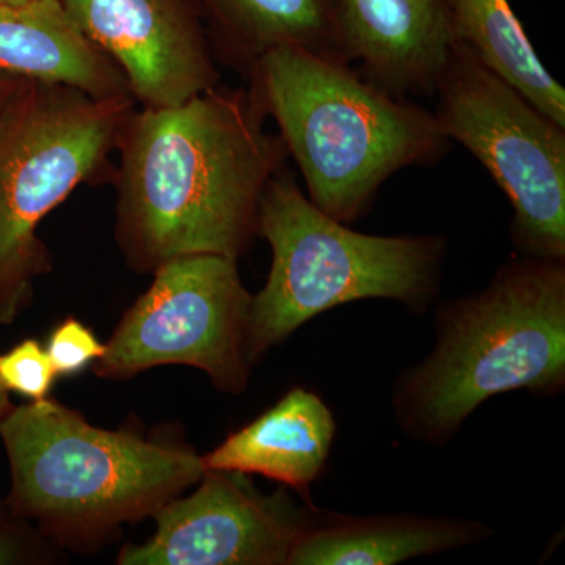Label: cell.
<instances>
[{"label":"cell","mask_w":565,"mask_h":565,"mask_svg":"<svg viewBox=\"0 0 565 565\" xmlns=\"http://www.w3.org/2000/svg\"><path fill=\"white\" fill-rule=\"evenodd\" d=\"M266 120L250 88L222 85L129 115L117 145L115 237L132 270L247 253L264 192L289 156Z\"/></svg>","instance_id":"1"},{"label":"cell","mask_w":565,"mask_h":565,"mask_svg":"<svg viewBox=\"0 0 565 565\" xmlns=\"http://www.w3.org/2000/svg\"><path fill=\"white\" fill-rule=\"evenodd\" d=\"M10 463L6 503L58 548L93 553L122 525L154 516L199 484L203 459L178 435L93 426L58 401L11 407L0 422Z\"/></svg>","instance_id":"2"},{"label":"cell","mask_w":565,"mask_h":565,"mask_svg":"<svg viewBox=\"0 0 565 565\" xmlns=\"http://www.w3.org/2000/svg\"><path fill=\"white\" fill-rule=\"evenodd\" d=\"M247 79L308 199L340 222L359 221L394 173L437 162L451 141L433 111L379 87L352 63L277 47Z\"/></svg>","instance_id":"3"},{"label":"cell","mask_w":565,"mask_h":565,"mask_svg":"<svg viewBox=\"0 0 565 565\" xmlns=\"http://www.w3.org/2000/svg\"><path fill=\"white\" fill-rule=\"evenodd\" d=\"M564 385L565 259L520 255L484 291L440 308L437 345L396 385L394 414L405 434L441 445L490 397Z\"/></svg>","instance_id":"4"},{"label":"cell","mask_w":565,"mask_h":565,"mask_svg":"<svg viewBox=\"0 0 565 565\" xmlns=\"http://www.w3.org/2000/svg\"><path fill=\"white\" fill-rule=\"evenodd\" d=\"M258 236L270 245L273 266L252 300V363L315 316L340 305L388 299L424 311L440 286L444 236L353 232L319 210L286 167L264 192Z\"/></svg>","instance_id":"5"},{"label":"cell","mask_w":565,"mask_h":565,"mask_svg":"<svg viewBox=\"0 0 565 565\" xmlns=\"http://www.w3.org/2000/svg\"><path fill=\"white\" fill-rule=\"evenodd\" d=\"M136 104L28 79L0 115V323L17 321L51 273L41 222L79 185L109 177Z\"/></svg>","instance_id":"6"},{"label":"cell","mask_w":565,"mask_h":565,"mask_svg":"<svg viewBox=\"0 0 565 565\" xmlns=\"http://www.w3.org/2000/svg\"><path fill=\"white\" fill-rule=\"evenodd\" d=\"M434 95L441 131L482 163L512 204L520 255L565 259V126L460 43L451 44Z\"/></svg>","instance_id":"7"},{"label":"cell","mask_w":565,"mask_h":565,"mask_svg":"<svg viewBox=\"0 0 565 565\" xmlns=\"http://www.w3.org/2000/svg\"><path fill=\"white\" fill-rule=\"evenodd\" d=\"M122 315L93 373L128 381L163 364H184L210 375L215 388L241 394L253 363L247 338L253 296L237 259L189 255L161 264Z\"/></svg>","instance_id":"8"},{"label":"cell","mask_w":565,"mask_h":565,"mask_svg":"<svg viewBox=\"0 0 565 565\" xmlns=\"http://www.w3.org/2000/svg\"><path fill=\"white\" fill-rule=\"evenodd\" d=\"M322 516L294 503L288 487L264 494L248 475L206 470L195 492L156 512L148 541L122 546L117 564L288 565L294 545Z\"/></svg>","instance_id":"9"},{"label":"cell","mask_w":565,"mask_h":565,"mask_svg":"<svg viewBox=\"0 0 565 565\" xmlns=\"http://www.w3.org/2000/svg\"><path fill=\"white\" fill-rule=\"evenodd\" d=\"M121 71L141 107H172L221 85L195 0H61Z\"/></svg>","instance_id":"10"},{"label":"cell","mask_w":565,"mask_h":565,"mask_svg":"<svg viewBox=\"0 0 565 565\" xmlns=\"http://www.w3.org/2000/svg\"><path fill=\"white\" fill-rule=\"evenodd\" d=\"M360 73L393 95H434L452 35L449 0H340Z\"/></svg>","instance_id":"11"},{"label":"cell","mask_w":565,"mask_h":565,"mask_svg":"<svg viewBox=\"0 0 565 565\" xmlns=\"http://www.w3.org/2000/svg\"><path fill=\"white\" fill-rule=\"evenodd\" d=\"M334 433L332 412L321 397L294 388L202 456L204 471L262 475L308 498L329 460Z\"/></svg>","instance_id":"12"},{"label":"cell","mask_w":565,"mask_h":565,"mask_svg":"<svg viewBox=\"0 0 565 565\" xmlns=\"http://www.w3.org/2000/svg\"><path fill=\"white\" fill-rule=\"evenodd\" d=\"M0 70L96 98L131 95L121 71L79 31L61 0L0 3Z\"/></svg>","instance_id":"13"},{"label":"cell","mask_w":565,"mask_h":565,"mask_svg":"<svg viewBox=\"0 0 565 565\" xmlns=\"http://www.w3.org/2000/svg\"><path fill=\"white\" fill-rule=\"evenodd\" d=\"M215 58L248 77L277 47H300L352 63L345 46L340 0H195Z\"/></svg>","instance_id":"14"},{"label":"cell","mask_w":565,"mask_h":565,"mask_svg":"<svg viewBox=\"0 0 565 565\" xmlns=\"http://www.w3.org/2000/svg\"><path fill=\"white\" fill-rule=\"evenodd\" d=\"M490 534L473 520L323 515L294 545L288 565H392L476 544Z\"/></svg>","instance_id":"15"},{"label":"cell","mask_w":565,"mask_h":565,"mask_svg":"<svg viewBox=\"0 0 565 565\" xmlns=\"http://www.w3.org/2000/svg\"><path fill=\"white\" fill-rule=\"evenodd\" d=\"M452 43L565 126V90L539 58L509 0H449Z\"/></svg>","instance_id":"16"},{"label":"cell","mask_w":565,"mask_h":565,"mask_svg":"<svg viewBox=\"0 0 565 565\" xmlns=\"http://www.w3.org/2000/svg\"><path fill=\"white\" fill-rule=\"evenodd\" d=\"M57 377L46 348L39 340L28 338L0 353V385L6 392L29 401L46 399Z\"/></svg>","instance_id":"17"},{"label":"cell","mask_w":565,"mask_h":565,"mask_svg":"<svg viewBox=\"0 0 565 565\" xmlns=\"http://www.w3.org/2000/svg\"><path fill=\"white\" fill-rule=\"evenodd\" d=\"M63 552L28 520L0 501V565H44L63 559Z\"/></svg>","instance_id":"18"},{"label":"cell","mask_w":565,"mask_h":565,"mask_svg":"<svg viewBox=\"0 0 565 565\" xmlns=\"http://www.w3.org/2000/svg\"><path fill=\"white\" fill-rule=\"evenodd\" d=\"M44 348L57 375L79 374L102 359L106 351V345L90 327L76 318L63 319L52 330Z\"/></svg>","instance_id":"19"},{"label":"cell","mask_w":565,"mask_h":565,"mask_svg":"<svg viewBox=\"0 0 565 565\" xmlns=\"http://www.w3.org/2000/svg\"><path fill=\"white\" fill-rule=\"evenodd\" d=\"M28 79L14 76V74L7 73V71L0 70V115L7 109L11 99L14 98L22 84Z\"/></svg>","instance_id":"20"},{"label":"cell","mask_w":565,"mask_h":565,"mask_svg":"<svg viewBox=\"0 0 565 565\" xmlns=\"http://www.w3.org/2000/svg\"><path fill=\"white\" fill-rule=\"evenodd\" d=\"M9 396L10 393L6 392V390L2 388V385H0V422H2L3 416L9 414L11 407H13Z\"/></svg>","instance_id":"21"},{"label":"cell","mask_w":565,"mask_h":565,"mask_svg":"<svg viewBox=\"0 0 565 565\" xmlns=\"http://www.w3.org/2000/svg\"><path fill=\"white\" fill-rule=\"evenodd\" d=\"M32 2V0H0V3H25Z\"/></svg>","instance_id":"22"}]
</instances>
